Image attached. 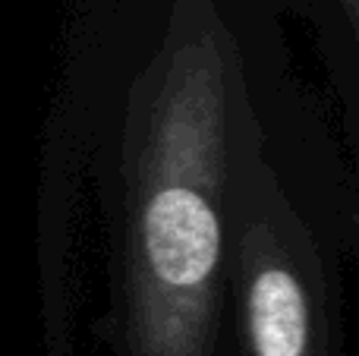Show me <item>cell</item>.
I'll return each instance as SVG.
<instances>
[{"label": "cell", "mask_w": 359, "mask_h": 356, "mask_svg": "<svg viewBox=\"0 0 359 356\" xmlns=\"http://www.w3.org/2000/svg\"><path fill=\"white\" fill-rule=\"evenodd\" d=\"M211 6L149 35L86 41L60 67L41 139L35 284L48 356L79 350L86 202L107 246L111 356H236L230 252L243 161L280 151L290 196L334 252L356 196L290 63Z\"/></svg>", "instance_id": "1"}, {"label": "cell", "mask_w": 359, "mask_h": 356, "mask_svg": "<svg viewBox=\"0 0 359 356\" xmlns=\"http://www.w3.org/2000/svg\"><path fill=\"white\" fill-rule=\"evenodd\" d=\"M287 186L278 149L243 161L230 252L236 356H341L337 252Z\"/></svg>", "instance_id": "2"}, {"label": "cell", "mask_w": 359, "mask_h": 356, "mask_svg": "<svg viewBox=\"0 0 359 356\" xmlns=\"http://www.w3.org/2000/svg\"><path fill=\"white\" fill-rule=\"evenodd\" d=\"M344 4H347V10H353V13H356V0H344Z\"/></svg>", "instance_id": "3"}]
</instances>
